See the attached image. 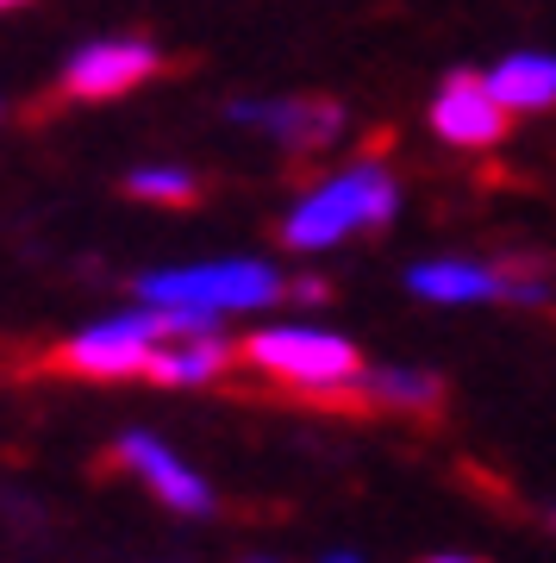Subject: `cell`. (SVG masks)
Here are the masks:
<instances>
[{
	"label": "cell",
	"instance_id": "5",
	"mask_svg": "<svg viewBox=\"0 0 556 563\" xmlns=\"http://www.w3.org/2000/svg\"><path fill=\"white\" fill-rule=\"evenodd\" d=\"M507 107H500V95L488 88V76H469V69H457V76H444V88H437L432 101V132L444 144H463V151H488V144L507 139Z\"/></svg>",
	"mask_w": 556,
	"mask_h": 563
},
{
	"label": "cell",
	"instance_id": "9",
	"mask_svg": "<svg viewBox=\"0 0 556 563\" xmlns=\"http://www.w3.org/2000/svg\"><path fill=\"white\" fill-rule=\"evenodd\" d=\"M232 339L225 332H181V339H163L157 357H151V383L163 388H207L232 369Z\"/></svg>",
	"mask_w": 556,
	"mask_h": 563
},
{
	"label": "cell",
	"instance_id": "15",
	"mask_svg": "<svg viewBox=\"0 0 556 563\" xmlns=\"http://www.w3.org/2000/svg\"><path fill=\"white\" fill-rule=\"evenodd\" d=\"M425 563H481V558H457V551H451V558H425Z\"/></svg>",
	"mask_w": 556,
	"mask_h": 563
},
{
	"label": "cell",
	"instance_id": "17",
	"mask_svg": "<svg viewBox=\"0 0 556 563\" xmlns=\"http://www.w3.org/2000/svg\"><path fill=\"white\" fill-rule=\"evenodd\" d=\"M257 563H269V558H257Z\"/></svg>",
	"mask_w": 556,
	"mask_h": 563
},
{
	"label": "cell",
	"instance_id": "13",
	"mask_svg": "<svg viewBox=\"0 0 556 563\" xmlns=\"http://www.w3.org/2000/svg\"><path fill=\"white\" fill-rule=\"evenodd\" d=\"M288 295L313 307V301H325V282H319V276H300V282H288Z\"/></svg>",
	"mask_w": 556,
	"mask_h": 563
},
{
	"label": "cell",
	"instance_id": "6",
	"mask_svg": "<svg viewBox=\"0 0 556 563\" xmlns=\"http://www.w3.org/2000/svg\"><path fill=\"white\" fill-rule=\"evenodd\" d=\"M232 125H257L288 151H332L344 132V107L319 101V95H288V101H232L225 107Z\"/></svg>",
	"mask_w": 556,
	"mask_h": 563
},
{
	"label": "cell",
	"instance_id": "7",
	"mask_svg": "<svg viewBox=\"0 0 556 563\" xmlns=\"http://www.w3.org/2000/svg\"><path fill=\"white\" fill-rule=\"evenodd\" d=\"M120 463L157 488L163 507H176V514H213V488L200 483L157 432H120Z\"/></svg>",
	"mask_w": 556,
	"mask_h": 563
},
{
	"label": "cell",
	"instance_id": "12",
	"mask_svg": "<svg viewBox=\"0 0 556 563\" xmlns=\"http://www.w3.org/2000/svg\"><path fill=\"white\" fill-rule=\"evenodd\" d=\"M125 195H138V201H157V207H188L200 195L194 169H176V163H144L125 176Z\"/></svg>",
	"mask_w": 556,
	"mask_h": 563
},
{
	"label": "cell",
	"instance_id": "8",
	"mask_svg": "<svg viewBox=\"0 0 556 563\" xmlns=\"http://www.w3.org/2000/svg\"><path fill=\"white\" fill-rule=\"evenodd\" d=\"M407 288H413L419 301H437V307H476V301H507L513 295V276L494 269V263L437 257V263L407 269Z\"/></svg>",
	"mask_w": 556,
	"mask_h": 563
},
{
	"label": "cell",
	"instance_id": "2",
	"mask_svg": "<svg viewBox=\"0 0 556 563\" xmlns=\"http://www.w3.org/2000/svg\"><path fill=\"white\" fill-rule=\"evenodd\" d=\"M288 295L276 263L263 257H219V263H181V269H151L138 276V301L157 307H200V313H263Z\"/></svg>",
	"mask_w": 556,
	"mask_h": 563
},
{
	"label": "cell",
	"instance_id": "4",
	"mask_svg": "<svg viewBox=\"0 0 556 563\" xmlns=\"http://www.w3.org/2000/svg\"><path fill=\"white\" fill-rule=\"evenodd\" d=\"M163 69V51L151 38H94L63 63V95L69 101H120Z\"/></svg>",
	"mask_w": 556,
	"mask_h": 563
},
{
	"label": "cell",
	"instance_id": "10",
	"mask_svg": "<svg viewBox=\"0 0 556 563\" xmlns=\"http://www.w3.org/2000/svg\"><path fill=\"white\" fill-rule=\"evenodd\" d=\"M488 88L500 95L507 113H544V107H556V57H544V51L500 57L488 69Z\"/></svg>",
	"mask_w": 556,
	"mask_h": 563
},
{
	"label": "cell",
	"instance_id": "16",
	"mask_svg": "<svg viewBox=\"0 0 556 563\" xmlns=\"http://www.w3.org/2000/svg\"><path fill=\"white\" fill-rule=\"evenodd\" d=\"M7 7H25V0H0V13H7Z\"/></svg>",
	"mask_w": 556,
	"mask_h": 563
},
{
	"label": "cell",
	"instance_id": "11",
	"mask_svg": "<svg viewBox=\"0 0 556 563\" xmlns=\"http://www.w3.org/2000/svg\"><path fill=\"white\" fill-rule=\"evenodd\" d=\"M363 395L376 407H400V413H432L444 401V383L425 376V369H407V363H376V369H363Z\"/></svg>",
	"mask_w": 556,
	"mask_h": 563
},
{
	"label": "cell",
	"instance_id": "14",
	"mask_svg": "<svg viewBox=\"0 0 556 563\" xmlns=\"http://www.w3.org/2000/svg\"><path fill=\"white\" fill-rule=\"evenodd\" d=\"M319 563H363L357 551H332V558H319Z\"/></svg>",
	"mask_w": 556,
	"mask_h": 563
},
{
	"label": "cell",
	"instance_id": "1",
	"mask_svg": "<svg viewBox=\"0 0 556 563\" xmlns=\"http://www.w3.org/2000/svg\"><path fill=\"white\" fill-rule=\"evenodd\" d=\"M400 213V181L381 169L376 157L351 163L338 176H325L313 195H300L281 220V244L288 251H332L363 225H388Z\"/></svg>",
	"mask_w": 556,
	"mask_h": 563
},
{
	"label": "cell",
	"instance_id": "3",
	"mask_svg": "<svg viewBox=\"0 0 556 563\" xmlns=\"http://www.w3.org/2000/svg\"><path fill=\"white\" fill-rule=\"evenodd\" d=\"M244 357H251V369L288 388H307V395H344L363 383L357 344L325 332V325H263L244 339Z\"/></svg>",
	"mask_w": 556,
	"mask_h": 563
}]
</instances>
